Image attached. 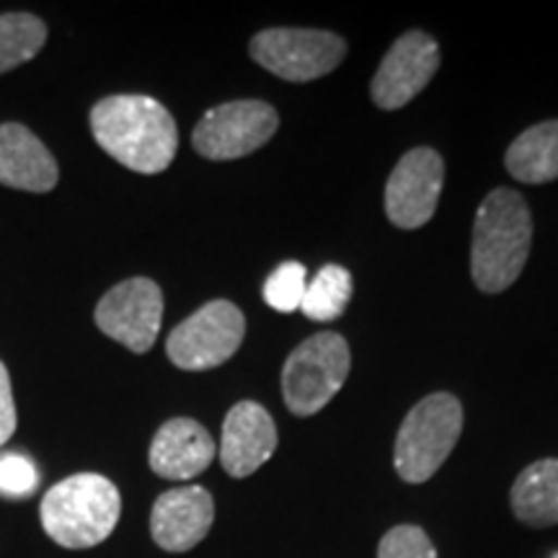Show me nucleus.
<instances>
[{"mask_svg":"<svg viewBox=\"0 0 558 558\" xmlns=\"http://www.w3.org/2000/svg\"><path fill=\"white\" fill-rule=\"evenodd\" d=\"M47 41L45 21L32 13H3L0 16V73L37 58Z\"/></svg>","mask_w":558,"mask_h":558,"instance_id":"6ab92c4d","label":"nucleus"},{"mask_svg":"<svg viewBox=\"0 0 558 558\" xmlns=\"http://www.w3.org/2000/svg\"><path fill=\"white\" fill-rule=\"evenodd\" d=\"M505 166L522 184H548L558 179V120L538 122L512 140Z\"/></svg>","mask_w":558,"mask_h":558,"instance_id":"f3484780","label":"nucleus"},{"mask_svg":"<svg viewBox=\"0 0 558 558\" xmlns=\"http://www.w3.org/2000/svg\"><path fill=\"white\" fill-rule=\"evenodd\" d=\"M215 522V501L205 486L169 488L150 512V535L158 548L184 554L207 538Z\"/></svg>","mask_w":558,"mask_h":558,"instance_id":"f8f14e48","label":"nucleus"},{"mask_svg":"<svg viewBox=\"0 0 558 558\" xmlns=\"http://www.w3.org/2000/svg\"><path fill=\"white\" fill-rule=\"evenodd\" d=\"M463 432V407L452 393H432L403 418L393 465L407 484H424L439 471Z\"/></svg>","mask_w":558,"mask_h":558,"instance_id":"20e7f679","label":"nucleus"},{"mask_svg":"<svg viewBox=\"0 0 558 558\" xmlns=\"http://www.w3.org/2000/svg\"><path fill=\"white\" fill-rule=\"evenodd\" d=\"M58 160L29 128L0 124V184L21 192H50L58 184Z\"/></svg>","mask_w":558,"mask_h":558,"instance_id":"2eb2a0df","label":"nucleus"},{"mask_svg":"<svg viewBox=\"0 0 558 558\" xmlns=\"http://www.w3.org/2000/svg\"><path fill=\"white\" fill-rule=\"evenodd\" d=\"M512 512L527 527L558 525V458H543L530 463L514 478Z\"/></svg>","mask_w":558,"mask_h":558,"instance_id":"dca6fc26","label":"nucleus"},{"mask_svg":"<svg viewBox=\"0 0 558 558\" xmlns=\"http://www.w3.org/2000/svg\"><path fill=\"white\" fill-rule=\"evenodd\" d=\"M16 403H13V390L9 369L0 362V445H5L16 432Z\"/></svg>","mask_w":558,"mask_h":558,"instance_id":"5701e85b","label":"nucleus"},{"mask_svg":"<svg viewBox=\"0 0 558 558\" xmlns=\"http://www.w3.org/2000/svg\"><path fill=\"white\" fill-rule=\"evenodd\" d=\"M39 471L32 458L21 452H3L0 456V497L26 499L37 492Z\"/></svg>","mask_w":558,"mask_h":558,"instance_id":"412c9836","label":"nucleus"},{"mask_svg":"<svg viewBox=\"0 0 558 558\" xmlns=\"http://www.w3.org/2000/svg\"><path fill=\"white\" fill-rule=\"evenodd\" d=\"M556 558H558V556H556Z\"/></svg>","mask_w":558,"mask_h":558,"instance_id":"b1692460","label":"nucleus"},{"mask_svg":"<svg viewBox=\"0 0 558 558\" xmlns=\"http://www.w3.org/2000/svg\"><path fill=\"white\" fill-rule=\"evenodd\" d=\"M218 456V445L209 432L194 418H169L150 442V469L156 476L169 481H192L205 473Z\"/></svg>","mask_w":558,"mask_h":558,"instance_id":"4468645a","label":"nucleus"},{"mask_svg":"<svg viewBox=\"0 0 558 558\" xmlns=\"http://www.w3.org/2000/svg\"><path fill=\"white\" fill-rule=\"evenodd\" d=\"M305 288H308V271L303 264L284 262L271 271L264 284V300L269 308L279 313H295L305 298Z\"/></svg>","mask_w":558,"mask_h":558,"instance_id":"aec40b11","label":"nucleus"},{"mask_svg":"<svg viewBox=\"0 0 558 558\" xmlns=\"http://www.w3.org/2000/svg\"><path fill=\"white\" fill-rule=\"evenodd\" d=\"M122 514L120 488L101 473H75L41 497L39 520L62 548L86 550L114 533Z\"/></svg>","mask_w":558,"mask_h":558,"instance_id":"7ed1b4c3","label":"nucleus"},{"mask_svg":"<svg viewBox=\"0 0 558 558\" xmlns=\"http://www.w3.org/2000/svg\"><path fill=\"white\" fill-rule=\"evenodd\" d=\"M251 58L277 78L308 83L324 78L347 58V41L324 29H264L251 39Z\"/></svg>","mask_w":558,"mask_h":558,"instance_id":"423d86ee","label":"nucleus"},{"mask_svg":"<svg viewBox=\"0 0 558 558\" xmlns=\"http://www.w3.org/2000/svg\"><path fill=\"white\" fill-rule=\"evenodd\" d=\"M96 326L130 352L145 354L156 344L163 318V292L148 277L114 284L96 305Z\"/></svg>","mask_w":558,"mask_h":558,"instance_id":"1a4fd4ad","label":"nucleus"},{"mask_svg":"<svg viewBox=\"0 0 558 558\" xmlns=\"http://www.w3.org/2000/svg\"><path fill=\"white\" fill-rule=\"evenodd\" d=\"M378 558H437V550L422 527L396 525L383 535Z\"/></svg>","mask_w":558,"mask_h":558,"instance_id":"4be33fe9","label":"nucleus"},{"mask_svg":"<svg viewBox=\"0 0 558 558\" xmlns=\"http://www.w3.org/2000/svg\"><path fill=\"white\" fill-rule=\"evenodd\" d=\"M439 68V45L427 32H407L393 41L369 83L375 107L396 111L422 94Z\"/></svg>","mask_w":558,"mask_h":558,"instance_id":"9b49d317","label":"nucleus"},{"mask_svg":"<svg viewBox=\"0 0 558 558\" xmlns=\"http://www.w3.org/2000/svg\"><path fill=\"white\" fill-rule=\"evenodd\" d=\"M533 246V218L520 192H488L473 222L471 275L481 292L497 295L518 282Z\"/></svg>","mask_w":558,"mask_h":558,"instance_id":"f03ea898","label":"nucleus"},{"mask_svg":"<svg viewBox=\"0 0 558 558\" xmlns=\"http://www.w3.org/2000/svg\"><path fill=\"white\" fill-rule=\"evenodd\" d=\"M352 354L341 333L320 331L295 347L282 367V396L295 416H313L344 386Z\"/></svg>","mask_w":558,"mask_h":558,"instance_id":"39448f33","label":"nucleus"},{"mask_svg":"<svg viewBox=\"0 0 558 558\" xmlns=\"http://www.w3.org/2000/svg\"><path fill=\"white\" fill-rule=\"evenodd\" d=\"M275 418L262 403L241 401L228 411L222 422L220 463L228 476L246 478L262 469L277 450Z\"/></svg>","mask_w":558,"mask_h":558,"instance_id":"ddd939ff","label":"nucleus"},{"mask_svg":"<svg viewBox=\"0 0 558 558\" xmlns=\"http://www.w3.org/2000/svg\"><path fill=\"white\" fill-rule=\"evenodd\" d=\"M246 337V318L239 305L230 300H209L197 313L181 320L169 333L166 354L179 369H202L220 367L241 349Z\"/></svg>","mask_w":558,"mask_h":558,"instance_id":"0eeeda50","label":"nucleus"},{"mask_svg":"<svg viewBox=\"0 0 558 558\" xmlns=\"http://www.w3.org/2000/svg\"><path fill=\"white\" fill-rule=\"evenodd\" d=\"M445 184L442 156L432 148H414L390 171L386 184V215L396 228L416 230L435 218Z\"/></svg>","mask_w":558,"mask_h":558,"instance_id":"9d476101","label":"nucleus"},{"mask_svg":"<svg viewBox=\"0 0 558 558\" xmlns=\"http://www.w3.org/2000/svg\"><path fill=\"white\" fill-rule=\"evenodd\" d=\"M90 130L104 153L145 177L166 171L177 158V122L150 96L122 94L101 99L90 109Z\"/></svg>","mask_w":558,"mask_h":558,"instance_id":"f257e3e1","label":"nucleus"},{"mask_svg":"<svg viewBox=\"0 0 558 558\" xmlns=\"http://www.w3.org/2000/svg\"><path fill=\"white\" fill-rule=\"evenodd\" d=\"M279 128L275 107L243 99L209 109L192 132V145L202 158L235 160L267 145Z\"/></svg>","mask_w":558,"mask_h":558,"instance_id":"6e6552de","label":"nucleus"},{"mask_svg":"<svg viewBox=\"0 0 558 558\" xmlns=\"http://www.w3.org/2000/svg\"><path fill=\"white\" fill-rule=\"evenodd\" d=\"M349 298H352V275L339 264H326L316 271V277L308 279L300 311L305 318L326 324L347 311Z\"/></svg>","mask_w":558,"mask_h":558,"instance_id":"a211bd4d","label":"nucleus"}]
</instances>
